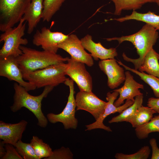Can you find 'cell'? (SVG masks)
Here are the masks:
<instances>
[{
	"instance_id": "obj_12",
	"label": "cell",
	"mask_w": 159,
	"mask_h": 159,
	"mask_svg": "<svg viewBox=\"0 0 159 159\" xmlns=\"http://www.w3.org/2000/svg\"><path fill=\"white\" fill-rule=\"evenodd\" d=\"M119 95V92L116 91H113L112 93L109 92L107 93L106 100L107 102L103 112L95 122L85 126L87 128L86 131L101 129L109 132L112 131L109 127L106 126L103 124L104 119L112 114L116 112L121 113L124 110L132 105L134 102L130 100H126L125 103L122 105L116 107L114 103Z\"/></svg>"
},
{
	"instance_id": "obj_8",
	"label": "cell",
	"mask_w": 159,
	"mask_h": 159,
	"mask_svg": "<svg viewBox=\"0 0 159 159\" xmlns=\"http://www.w3.org/2000/svg\"><path fill=\"white\" fill-rule=\"evenodd\" d=\"M67 61L66 75L68 76L76 83L80 91L92 92V78L87 70L85 64L71 57Z\"/></svg>"
},
{
	"instance_id": "obj_36",
	"label": "cell",
	"mask_w": 159,
	"mask_h": 159,
	"mask_svg": "<svg viewBox=\"0 0 159 159\" xmlns=\"http://www.w3.org/2000/svg\"></svg>"
},
{
	"instance_id": "obj_30",
	"label": "cell",
	"mask_w": 159,
	"mask_h": 159,
	"mask_svg": "<svg viewBox=\"0 0 159 159\" xmlns=\"http://www.w3.org/2000/svg\"><path fill=\"white\" fill-rule=\"evenodd\" d=\"M73 158V155L70 149L62 147L53 151L52 155L47 159H72Z\"/></svg>"
},
{
	"instance_id": "obj_22",
	"label": "cell",
	"mask_w": 159,
	"mask_h": 159,
	"mask_svg": "<svg viewBox=\"0 0 159 159\" xmlns=\"http://www.w3.org/2000/svg\"><path fill=\"white\" fill-rule=\"evenodd\" d=\"M114 3L115 10L113 14L120 15L122 11L125 10H136L140 9L148 3H155V0H110Z\"/></svg>"
},
{
	"instance_id": "obj_2",
	"label": "cell",
	"mask_w": 159,
	"mask_h": 159,
	"mask_svg": "<svg viewBox=\"0 0 159 159\" xmlns=\"http://www.w3.org/2000/svg\"><path fill=\"white\" fill-rule=\"evenodd\" d=\"M19 48L22 53L16 59L23 78L31 72L64 62L69 58L47 51H38L22 45Z\"/></svg>"
},
{
	"instance_id": "obj_11",
	"label": "cell",
	"mask_w": 159,
	"mask_h": 159,
	"mask_svg": "<svg viewBox=\"0 0 159 159\" xmlns=\"http://www.w3.org/2000/svg\"><path fill=\"white\" fill-rule=\"evenodd\" d=\"M0 76L6 77L10 81H15L28 91L36 89L33 84L24 80L16 57L13 56L0 59Z\"/></svg>"
},
{
	"instance_id": "obj_19",
	"label": "cell",
	"mask_w": 159,
	"mask_h": 159,
	"mask_svg": "<svg viewBox=\"0 0 159 159\" xmlns=\"http://www.w3.org/2000/svg\"><path fill=\"white\" fill-rule=\"evenodd\" d=\"M159 55L153 48H152L146 54L142 64L138 69L139 71L145 72L159 78Z\"/></svg>"
},
{
	"instance_id": "obj_6",
	"label": "cell",
	"mask_w": 159,
	"mask_h": 159,
	"mask_svg": "<svg viewBox=\"0 0 159 159\" xmlns=\"http://www.w3.org/2000/svg\"><path fill=\"white\" fill-rule=\"evenodd\" d=\"M32 0H0V30L13 27L22 18Z\"/></svg>"
},
{
	"instance_id": "obj_33",
	"label": "cell",
	"mask_w": 159,
	"mask_h": 159,
	"mask_svg": "<svg viewBox=\"0 0 159 159\" xmlns=\"http://www.w3.org/2000/svg\"><path fill=\"white\" fill-rule=\"evenodd\" d=\"M147 105L159 113V98L151 97L148 99Z\"/></svg>"
},
{
	"instance_id": "obj_31",
	"label": "cell",
	"mask_w": 159,
	"mask_h": 159,
	"mask_svg": "<svg viewBox=\"0 0 159 159\" xmlns=\"http://www.w3.org/2000/svg\"><path fill=\"white\" fill-rule=\"evenodd\" d=\"M5 154L1 159H23L14 145L9 144H5Z\"/></svg>"
},
{
	"instance_id": "obj_20",
	"label": "cell",
	"mask_w": 159,
	"mask_h": 159,
	"mask_svg": "<svg viewBox=\"0 0 159 159\" xmlns=\"http://www.w3.org/2000/svg\"><path fill=\"white\" fill-rule=\"evenodd\" d=\"M130 20L144 22L152 26L157 30H159V15L150 11L142 13L133 10L131 14L116 19L117 21L120 22Z\"/></svg>"
},
{
	"instance_id": "obj_17",
	"label": "cell",
	"mask_w": 159,
	"mask_h": 159,
	"mask_svg": "<svg viewBox=\"0 0 159 159\" xmlns=\"http://www.w3.org/2000/svg\"><path fill=\"white\" fill-rule=\"evenodd\" d=\"M82 44L85 49L91 53L92 56L96 61L113 59L117 55L115 48L107 49L101 43L95 42L91 36L87 34L81 39Z\"/></svg>"
},
{
	"instance_id": "obj_18",
	"label": "cell",
	"mask_w": 159,
	"mask_h": 159,
	"mask_svg": "<svg viewBox=\"0 0 159 159\" xmlns=\"http://www.w3.org/2000/svg\"><path fill=\"white\" fill-rule=\"evenodd\" d=\"M43 0H32L22 17L28 22L27 33L31 34L42 18Z\"/></svg>"
},
{
	"instance_id": "obj_14",
	"label": "cell",
	"mask_w": 159,
	"mask_h": 159,
	"mask_svg": "<svg viewBox=\"0 0 159 159\" xmlns=\"http://www.w3.org/2000/svg\"><path fill=\"white\" fill-rule=\"evenodd\" d=\"M98 66L100 70L107 76V85L109 88L113 89L117 88L125 79V72L114 58L101 60Z\"/></svg>"
},
{
	"instance_id": "obj_13",
	"label": "cell",
	"mask_w": 159,
	"mask_h": 159,
	"mask_svg": "<svg viewBox=\"0 0 159 159\" xmlns=\"http://www.w3.org/2000/svg\"><path fill=\"white\" fill-rule=\"evenodd\" d=\"M57 47L66 51L71 57L89 67H91L94 64L91 54L85 51L81 40L74 34L69 35L64 41L58 45Z\"/></svg>"
},
{
	"instance_id": "obj_4",
	"label": "cell",
	"mask_w": 159,
	"mask_h": 159,
	"mask_svg": "<svg viewBox=\"0 0 159 159\" xmlns=\"http://www.w3.org/2000/svg\"><path fill=\"white\" fill-rule=\"evenodd\" d=\"M67 63L63 62L52 65L45 68L32 72L24 78L35 86L36 88L47 86L56 87L64 82Z\"/></svg>"
},
{
	"instance_id": "obj_3",
	"label": "cell",
	"mask_w": 159,
	"mask_h": 159,
	"mask_svg": "<svg viewBox=\"0 0 159 159\" xmlns=\"http://www.w3.org/2000/svg\"><path fill=\"white\" fill-rule=\"evenodd\" d=\"M54 87L47 86L44 87L42 92L39 95L34 96L30 95L26 89L17 82L14 83V103L10 107L11 110L16 112L24 107L31 111L38 120L37 125L41 127L47 126L48 120L43 113L41 108L43 99L47 97Z\"/></svg>"
},
{
	"instance_id": "obj_15",
	"label": "cell",
	"mask_w": 159,
	"mask_h": 159,
	"mask_svg": "<svg viewBox=\"0 0 159 159\" xmlns=\"http://www.w3.org/2000/svg\"><path fill=\"white\" fill-rule=\"evenodd\" d=\"M125 79L123 85L119 89L113 90L118 92L120 95L118 99L114 103L117 107L123 104L125 100H130L134 102V97L143 95L139 89H143V85L137 82L129 71L125 72Z\"/></svg>"
},
{
	"instance_id": "obj_32",
	"label": "cell",
	"mask_w": 159,
	"mask_h": 159,
	"mask_svg": "<svg viewBox=\"0 0 159 159\" xmlns=\"http://www.w3.org/2000/svg\"><path fill=\"white\" fill-rule=\"evenodd\" d=\"M149 143L152 150L151 159H159V148L158 146L156 139L155 138L151 139Z\"/></svg>"
},
{
	"instance_id": "obj_27",
	"label": "cell",
	"mask_w": 159,
	"mask_h": 159,
	"mask_svg": "<svg viewBox=\"0 0 159 159\" xmlns=\"http://www.w3.org/2000/svg\"><path fill=\"white\" fill-rule=\"evenodd\" d=\"M65 0H43L42 19L43 21L49 22L60 9Z\"/></svg>"
},
{
	"instance_id": "obj_25",
	"label": "cell",
	"mask_w": 159,
	"mask_h": 159,
	"mask_svg": "<svg viewBox=\"0 0 159 159\" xmlns=\"http://www.w3.org/2000/svg\"><path fill=\"white\" fill-rule=\"evenodd\" d=\"M137 137L142 140L147 138L150 133L159 132V115L154 116L147 123L135 128Z\"/></svg>"
},
{
	"instance_id": "obj_1",
	"label": "cell",
	"mask_w": 159,
	"mask_h": 159,
	"mask_svg": "<svg viewBox=\"0 0 159 159\" xmlns=\"http://www.w3.org/2000/svg\"><path fill=\"white\" fill-rule=\"evenodd\" d=\"M158 37L157 30L150 25L146 24L139 31L133 34L105 39L108 41L117 40L119 44L126 41L132 43L136 49L139 58L134 59L129 58L124 53L122 56L125 61L132 63L135 69L138 70L142 64L146 54L155 45Z\"/></svg>"
},
{
	"instance_id": "obj_7",
	"label": "cell",
	"mask_w": 159,
	"mask_h": 159,
	"mask_svg": "<svg viewBox=\"0 0 159 159\" xmlns=\"http://www.w3.org/2000/svg\"><path fill=\"white\" fill-rule=\"evenodd\" d=\"M74 81L71 79L67 78L64 82L69 89V93L66 105L63 111L56 114L52 113H48L47 115L48 121L52 123L58 122L62 123L66 129H75L77 127L78 120L75 117L76 104L74 94Z\"/></svg>"
},
{
	"instance_id": "obj_23",
	"label": "cell",
	"mask_w": 159,
	"mask_h": 159,
	"mask_svg": "<svg viewBox=\"0 0 159 159\" xmlns=\"http://www.w3.org/2000/svg\"><path fill=\"white\" fill-rule=\"evenodd\" d=\"M155 113L156 112L151 107L142 105L138 109L129 122L133 127L137 128L148 122Z\"/></svg>"
},
{
	"instance_id": "obj_16",
	"label": "cell",
	"mask_w": 159,
	"mask_h": 159,
	"mask_svg": "<svg viewBox=\"0 0 159 159\" xmlns=\"http://www.w3.org/2000/svg\"><path fill=\"white\" fill-rule=\"evenodd\" d=\"M28 124L24 120H21L15 124L0 121V139L4 144H9L14 146L21 140L23 133Z\"/></svg>"
},
{
	"instance_id": "obj_34",
	"label": "cell",
	"mask_w": 159,
	"mask_h": 159,
	"mask_svg": "<svg viewBox=\"0 0 159 159\" xmlns=\"http://www.w3.org/2000/svg\"><path fill=\"white\" fill-rule=\"evenodd\" d=\"M5 144L2 141L0 143V159H1L5 155L6 150Z\"/></svg>"
},
{
	"instance_id": "obj_37",
	"label": "cell",
	"mask_w": 159,
	"mask_h": 159,
	"mask_svg": "<svg viewBox=\"0 0 159 159\" xmlns=\"http://www.w3.org/2000/svg\"><path fill=\"white\" fill-rule=\"evenodd\" d=\"M158 38H159V35Z\"/></svg>"
},
{
	"instance_id": "obj_29",
	"label": "cell",
	"mask_w": 159,
	"mask_h": 159,
	"mask_svg": "<svg viewBox=\"0 0 159 159\" xmlns=\"http://www.w3.org/2000/svg\"><path fill=\"white\" fill-rule=\"evenodd\" d=\"M150 152L149 146H144L134 153L126 154L117 153L116 154L115 157L117 159H147L149 156Z\"/></svg>"
},
{
	"instance_id": "obj_9",
	"label": "cell",
	"mask_w": 159,
	"mask_h": 159,
	"mask_svg": "<svg viewBox=\"0 0 159 159\" xmlns=\"http://www.w3.org/2000/svg\"><path fill=\"white\" fill-rule=\"evenodd\" d=\"M77 110H82L90 113L97 120L103 112L107 104L92 92L80 91L76 95Z\"/></svg>"
},
{
	"instance_id": "obj_21",
	"label": "cell",
	"mask_w": 159,
	"mask_h": 159,
	"mask_svg": "<svg viewBox=\"0 0 159 159\" xmlns=\"http://www.w3.org/2000/svg\"><path fill=\"white\" fill-rule=\"evenodd\" d=\"M143 95L135 97L133 104L124 110L119 115L112 117L108 121L110 123L122 122H129L135 115L138 109L142 105Z\"/></svg>"
},
{
	"instance_id": "obj_28",
	"label": "cell",
	"mask_w": 159,
	"mask_h": 159,
	"mask_svg": "<svg viewBox=\"0 0 159 159\" xmlns=\"http://www.w3.org/2000/svg\"><path fill=\"white\" fill-rule=\"evenodd\" d=\"M19 154L24 159H39L36 155L33 148L30 143L19 141L14 146Z\"/></svg>"
},
{
	"instance_id": "obj_10",
	"label": "cell",
	"mask_w": 159,
	"mask_h": 159,
	"mask_svg": "<svg viewBox=\"0 0 159 159\" xmlns=\"http://www.w3.org/2000/svg\"><path fill=\"white\" fill-rule=\"evenodd\" d=\"M61 32H52L45 27L40 31L37 30L33 36L32 42L37 46H41L43 50L57 53L58 45L63 42L68 37Z\"/></svg>"
},
{
	"instance_id": "obj_24",
	"label": "cell",
	"mask_w": 159,
	"mask_h": 159,
	"mask_svg": "<svg viewBox=\"0 0 159 159\" xmlns=\"http://www.w3.org/2000/svg\"><path fill=\"white\" fill-rule=\"evenodd\" d=\"M118 63L123 66L126 70L130 71L138 75L140 79L151 87L155 96L159 98V78L154 76L147 74L138 70L132 69L124 64L120 61H117Z\"/></svg>"
},
{
	"instance_id": "obj_26",
	"label": "cell",
	"mask_w": 159,
	"mask_h": 159,
	"mask_svg": "<svg viewBox=\"0 0 159 159\" xmlns=\"http://www.w3.org/2000/svg\"><path fill=\"white\" fill-rule=\"evenodd\" d=\"M30 143L33 148L36 155L39 159L42 158L47 159L53 153V151L49 145L37 136H33Z\"/></svg>"
},
{
	"instance_id": "obj_35",
	"label": "cell",
	"mask_w": 159,
	"mask_h": 159,
	"mask_svg": "<svg viewBox=\"0 0 159 159\" xmlns=\"http://www.w3.org/2000/svg\"><path fill=\"white\" fill-rule=\"evenodd\" d=\"M155 3H156L159 6V0H155Z\"/></svg>"
},
{
	"instance_id": "obj_5",
	"label": "cell",
	"mask_w": 159,
	"mask_h": 159,
	"mask_svg": "<svg viewBox=\"0 0 159 159\" xmlns=\"http://www.w3.org/2000/svg\"><path fill=\"white\" fill-rule=\"evenodd\" d=\"M22 18L17 26L9 28L6 30L0 36V42H4L3 45L0 50V59L10 56L17 57L22 54L20 49L21 45H26L28 40L22 38L24 35L26 22Z\"/></svg>"
}]
</instances>
